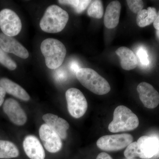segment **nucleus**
I'll return each instance as SVG.
<instances>
[{"instance_id":"28","label":"nucleus","mask_w":159,"mask_h":159,"mask_svg":"<svg viewBox=\"0 0 159 159\" xmlns=\"http://www.w3.org/2000/svg\"><path fill=\"white\" fill-rule=\"evenodd\" d=\"M6 95V92L2 87L0 86V106L3 104L4 98Z\"/></svg>"},{"instance_id":"1","label":"nucleus","mask_w":159,"mask_h":159,"mask_svg":"<svg viewBox=\"0 0 159 159\" xmlns=\"http://www.w3.org/2000/svg\"><path fill=\"white\" fill-rule=\"evenodd\" d=\"M69 18L65 10L56 5H51L46 9L40 22V27L47 33H58L64 29Z\"/></svg>"},{"instance_id":"14","label":"nucleus","mask_w":159,"mask_h":159,"mask_svg":"<svg viewBox=\"0 0 159 159\" xmlns=\"http://www.w3.org/2000/svg\"><path fill=\"white\" fill-rule=\"evenodd\" d=\"M43 119L45 124L54 129L60 137L65 139L67 137V130L70 127L68 122L64 119L54 114L48 113L43 115Z\"/></svg>"},{"instance_id":"30","label":"nucleus","mask_w":159,"mask_h":159,"mask_svg":"<svg viewBox=\"0 0 159 159\" xmlns=\"http://www.w3.org/2000/svg\"><path fill=\"white\" fill-rule=\"evenodd\" d=\"M153 26L155 29L157 30H159V11L158 13L157 17L153 23Z\"/></svg>"},{"instance_id":"16","label":"nucleus","mask_w":159,"mask_h":159,"mask_svg":"<svg viewBox=\"0 0 159 159\" xmlns=\"http://www.w3.org/2000/svg\"><path fill=\"white\" fill-rule=\"evenodd\" d=\"M116 53L120 58L121 66L123 70H130L135 68L138 66L137 56L129 48L120 47L116 51Z\"/></svg>"},{"instance_id":"3","label":"nucleus","mask_w":159,"mask_h":159,"mask_svg":"<svg viewBox=\"0 0 159 159\" xmlns=\"http://www.w3.org/2000/svg\"><path fill=\"white\" fill-rule=\"evenodd\" d=\"M78 81L84 87L94 94L103 95L111 90L107 80L93 69L82 68L76 74Z\"/></svg>"},{"instance_id":"18","label":"nucleus","mask_w":159,"mask_h":159,"mask_svg":"<svg viewBox=\"0 0 159 159\" xmlns=\"http://www.w3.org/2000/svg\"><path fill=\"white\" fill-rule=\"evenodd\" d=\"M157 15L156 9L153 7H149L147 9H142L137 14V25L141 28L149 25L155 21Z\"/></svg>"},{"instance_id":"8","label":"nucleus","mask_w":159,"mask_h":159,"mask_svg":"<svg viewBox=\"0 0 159 159\" xmlns=\"http://www.w3.org/2000/svg\"><path fill=\"white\" fill-rule=\"evenodd\" d=\"M40 138L46 150L56 153L61 149L62 142L58 134L46 124H43L39 130Z\"/></svg>"},{"instance_id":"13","label":"nucleus","mask_w":159,"mask_h":159,"mask_svg":"<svg viewBox=\"0 0 159 159\" xmlns=\"http://www.w3.org/2000/svg\"><path fill=\"white\" fill-rule=\"evenodd\" d=\"M23 148L27 156L31 159H44V149L37 137L33 135L26 136L23 142Z\"/></svg>"},{"instance_id":"25","label":"nucleus","mask_w":159,"mask_h":159,"mask_svg":"<svg viewBox=\"0 0 159 159\" xmlns=\"http://www.w3.org/2000/svg\"><path fill=\"white\" fill-rule=\"evenodd\" d=\"M137 56L139 57L140 62L143 65L145 66L149 65L150 63L149 57H148L147 51L144 48L142 47L139 48L137 52Z\"/></svg>"},{"instance_id":"31","label":"nucleus","mask_w":159,"mask_h":159,"mask_svg":"<svg viewBox=\"0 0 159 159\" xmlns=\"http://www.w3.org/2000/svg\"><path fill=\"white\" fill-rule=\"evenodd\" d=\"M156 33L157 37L159 39V30H157Z\"/></svg>"},{"instance_id":"21","label":"nucleus","mask_w":159,"mask_h":159,"mask_svg":"<svg viewBox=\"0 0 159 159\" xmlns=\"http://www.w3.org/2000/svg\"><path fill=\"white\" fill-rule=\"evenodd\" d=\"M87 13L91 17L98 19H101L103 15V7L102 1L99 0L93 1L89 6Z\"/></svg>"},{"instance_id":"17","label":"nucleus","mask_w":159,"mask_h":159,"mask_svg":"<svg viewBox=\"0 0 159 159\" xmlns=\"http://www.w3.org/2000/svg\"><path fill=\"white\" fill-rule=\"evenodd\" d=\"M0 86L7 93L18 99L24 101H29L30 99L29 94L22 87L8 78H2L0 80Z\"/></svg>"},{"instance_id":"24","label":"nucleus","mask_w":159,"mask_h":159,"mask_svg":"<svg viewBox=\"0 0 159 159\" xmlns=\"http://www.w3.org/2000/svg\"><path fill=\"white\" fill-rule=\"evenodd\" d=\"M126 2L131 11L136 14L139 13L144 7V3L141 0H127Z\"/></svg>"},{"instance_id":"5","label":"nucleus","mask_w":159,"mask_h":159,"mask_svg":"<svg viewBox=\"0 0 159 159\" xmlns=\"http://www.w3.org/2000/svg\"><path fill=\"white\" fill-rule=\"evenodd\" d=\"M68 110L72 117L76 119L82 117L88 109V102L82 92L72 88L66 93Z\"/></svg>"},{"instance_id":"6","label":"nucleus","mask_w":159,"mask_h":159,"mask_svg":"<svg viewBox=\"0 0 159 159\" xmlns=\"http://www.w3.org/2000/svg\"><path fill=\"white\" fill-rule=\"evenodd\" d=\"M133 141V137L128 134L103 136L97 141V147L102 150L115 151L127 147Z\"/></svg>"},{"instance_id":"29","label":"nucleus","mask_w":159,"mask_h":159,"mask_svg":"<svg viewBox=\"0 0 159 159\" xmlns=\"http://www.w3.org/2000/svg\"><path fill=\"white\" fill-rule=\"evenodd\" d=\"M113 159L108 154L106 153V152H102L101 153H99L98 156H97V159Z\"/></svg>"},{"instance_id":"19","label":"nucleus","mask_w":159,"mask_h":159,"mask_svg":"<svg viewBox=\"0 0 159 159\" xmlns=\"http://www.w3.org/2000/svg\"><path fill=\"white\" fill-rule=\"evenodd\" d=\"M19 155L16 145L9 141L0 140V159H11Z\"/></svg>"},{"instance_id":"7","label":"nucleus","mask_w":159,"mask_h":159,"mask_svg":"<svg viewBox=\"0 0 159 159\" xmlns=\"http://www.w3.org/2000/svg\"><path fill=\"white\" fill-rule=\"evenodd\" d=\"M0 29L4 34L13 37L20 32L21 21L14 11L11 9H4L0 11Z\"/></svg>"},{"instance_id":"12","label":"nucleus","mask_w":159,"mask_h":159,"mask_svg":"<svg viewBox=\"0 0 159 159\" xmlns=\"http://www.w3.org/2000/svg\"><path fill=\"white\" fill-rule=\"evenodd\" d=\"M0 47L6 53H11L18 57L26 59L29 57L27 49L15 39L0 33Z\"/></svg>"},{"instance_id":"10","label":"nucleus","mask_w":159,"mask_h":159,"mask_svg":"<svg viewBox=\"0 0 159 159\" xmlns=\"http://www.w3.org/2000/svg\"><path fill=\"white\" fill-rule=\"evenodd\" d=\"M3 111L11 122L18 125H24L27 122V115L16 100L9 98L3 104Z\"/></svg>"},{"instance_id":"23","label":"nucleus","mask_w":159,"mask_h":159,"mask_svg":"<svg viewBox=\"0 0 159 159\" xmlns=\"http://www.w3.org/2000/svg\"><path fill=\"white\" fill-rule=\"evenodd\" d=\"M124 156L126 159H134L139 157V150L137 142H132L126 147L124 152Z\"/></svg>"},{"instance_id":"15","label":"nucleus","mask_w":159,"mask_h":159,"mask_svg":"<svg viewBox=\"0 0 159 159\" xmlns=\"http://www.w3.org/2000/svg\"><path fill=\"white\" fill-rule=\"evenodd\" d=\"M121 9V4L118 1H113L107 6L104 17V25L107 29H114L118 25Z\"/></svg>"},{"instance_id":"26","label":"nucleus","mask_w":159,"mask_h":159,"mask_svg":"<svg viewBox=\"0 0 159 159\" xmlns=\"http://www.w3.org/2000/svg\"><path fill=\"white\" fill-rule=\"evenodd\" d=\"M68 73L66 69L63 68H58L54 73V77L58 81H63L67 78Z\"/></svg>"},{"instance_id":"9","label":"nucleus","mask_w":159,"mask_h":159,"mask_svg":"<svg viewBox=\"0 0 159 159\" xmlns=\"http://www.w3.org/2000/svg\"><path fill=\"white\" fill-rule=\"evenodd\" d=\"M139 157L140 158L148 159L159 153V140L156 137L144 136L137 141Z\"/></svg>"},{"instance_id":"27","label":"nucleus","mask_w":159,"mask_h":159,"mask_svg":"<svg viewBox=\"0 0 159 159\" xmlns=\"http://www.w3.org/2000/svg\"><path fill=\"white\" fill-rule=\"evenodd\" d=\"M69 67L70 70L75 74L80 69L79 63L75 60L72 61L70 62Z\"/></svg>"},{"instance_id":"4","label":"nucleus","mask_w":159,"mask_h":159,"mask_svg":"<svg viewBox=\"0 0 159 159\" xmlns=\"http://www.w3.org/2000/svg\"><path fill=\"white\" fill-rule=\"evenodd\" d=\"M139 120L131 110L123 105H120L114 112L113 119L110 123L108 129L112 133L129 131L138 127Z\"/></svg>"},{"instance_id":"11","label":"nucleus","mask_w":159,"mask_h":159,"mask_svg":"<svg viewBox=\"0 0 159 159\" xmlns=\"http://www.w3.org/2000/svg\"><path fill=\"white\" fill-rule=\"evenodd\" d=\"M137 91L140 100L145 107L153 109L158 105L159 93L150 84L141 83L137 87Z\"/></svg>"},{"instance_id":"22","label":"nucleus","mask_w":159,"mask_h":159,"mask_svg":"<svg viewBox=\"0 0 159 159\" xmlns=\"http://www.w3.org/2000/svg\"><path fill=\"white\" fill-rule=\"evenodd\" d=\"M0 63L11 70H15L17 65L9 55L0 47Z\"/></svg>"},{"instance_id":"20","label":"nucleus","mask_w":159,"mask_h":159,"mask_svg":"<svg viewBox=\"0 0 159 159\" xmlns=\"http://www.w3.org/2000/svg\"><path fill=\"white\" fill-rule=\"evenodd\" d=\"M92 1L89 0H60L58 2L62 5H69L74 8L78 13L83 12L88 7Z\"/></svg>"},{"instance_id":"32","label":"nucleus","mask_w":159,"mask_h":159,"mask_svg":"<svg viewBox=\"0 0 159 159\" xmlns=\"http://www.w3.org/2000/svg\"><path fill=\"white\" fill-rule=\"evenodd\" d=\"M136 159L134 158V159Z\"/></svg>"},{"instance_id":"2","label":"nucleus","mask_w":159,"mask_h":159,"mask_svg":"<svg viewBox=\"0 0 159 159\" xmlns=\"http://www.w3.org/2000/svg\"><path fill=\"white\" fill-rule=\"evenodd\" d=\"M40 49L45 57L46 66L49 69L55 70L62 65L66 49L61 42L55 39H47L42 43Z\"/></svg>"}]
</instances>
